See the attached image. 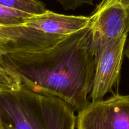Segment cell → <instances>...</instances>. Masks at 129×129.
<instances>
[{"instance_id":"cell-3","label":"cell","mask_w":129,"mask_h":129,"mask_svg":"<svg viewBox=\"0 0 129 129\" xmlns=\"http://www.w3.org/2000/svg\"><path fill=\"white\" fill-rule=\"evenodd\" d=\"M89 16L66 15L47 10L23 24L0 25V56L45 50L89 25Z\"/></svg>"},{"instance_id":"cell-4","label":"cell","mask_w":129,"mask_h":129,"mask_svg":"<svg viewBox=\"0 0 129 129\" xmlns=\"http://www.w3.org/2000/svg\"><path fill=\"white\" fill-rule=\"evenodd\" d=\"M127 35L93 43L96 65L90 97L91 102L102 101L118 82Z\"/></svg>"},{"instance_id":"cell-2","label":"cell","mask_w":129,"mask_h":129,"mask_svg":"<svg viewBox=\"0 0 129 129\" xmlns=\"http://www.w3.org/2000/svg\"><path fill=\"white\" fill-rule=\"evenodd\" d=\"M74 111L59 97L17 83L0 85V114L3 125L11 129H76Z\"/></svg>"},{"instance_id":"cell-9","label":"cell","mask_w":129,"mask_h":129,"mask_svg":"<svg viewBox=\"0 0 129 129\" xmlns=\"http://www.w3.org/2000/svg\"><path fill=\"white\" fill-rule=\"evenodd\" d=\"M66 10H74L83 5H93V0H57Z\"/></svg>"},{"instance_id":"cell-6","label":"cell","mask_w":129,"mask_h":129,"mask_svg":"<svg viewBox=\"0 0 129 129\" xmlns=\"http://www.w3.org/2000/svg\"><path fill=\"white\" fill-rule=\"evenodd\" d=\"M94 43L129 34V0H102L89 16Z\"/></svg>"},{"instance_id":"cell-12","label":"cell","mask_w":129,"mask_h":129,"mask_svg":"<svg viewBox=\"0 0 129 129\" xmlns=\"http://www.w3.org/2000/svg\"><path fill=\"white\" fill-rule=\"evenodd\" d=\"M0 129H4L3 126V123L2 118H1V114H0Z\"/></svg>"},{"instance_id":"cell-1","label":"cell","mask_w":129,"mask_h":129,"mask_svg":"<svg viewBox=\"0 0 129 129\" xmlns=\"http://www.w3.org/2000/svg\"><path fill=\"white\" fill-rule=\"evenodd\" d=\"M0 63L24 88L59 97L78 111L89 103L96 65L89 26L45 50L1 54Z\"/></svg>"},{"instance_id":"cell-7","label":"cell","mask_w":129,"mask_h":129,"mask_svg":"<svg viewBox=\"0 0 129 129\" xmlns=\"http://www.w3.org/2000/svg\"><path fill=\"white\" fill-rule=\"evenodd\" d=\"M0 5L31 15H40L47 10L39 0H0Z\"/></svg>"},{"instance_id":"cell-11","label":"cell","mask_w":129,"mask_h":129,"mask_svg":"<svg viewBox=\"0 0 129 129\" xmlns=\"http://www.w3.org/2000/svg\"><path fill=\"white\" fill-rule=\"evenodd\" d=\"M124 54L126 56H127V58H128V60H129V42H128V46H127V48H126V49H125Z\"/></svg>"},{"instance_id":"cell-10","label":"cell","mask_w":129,"mask_h":129,"mask_svg":"<svg viewBox=\"0 0 129 129\" xmlns=\"http://www.w3.org/2000/svg\"><path fill=\"white\" fill-rule=\"evenodd\" d=\"M13 75L9 71L5 69L0 63V85H11L15 83Z\"/></svg>"},{"instance_id":"cell-8","label":"cell","mask_w":129,"mask_h":129,"mask_svg":"<svg viewBox=\"0 0 129 129\" xmlns=\"http://www.w3.org/2000/svg\"><path fill=\"white\" fill-rule=\"evenodd\" d=\"M34 15L0 5V25H15L23 24Z\"/></svg>"},{"instance_id":"cell-13","label":"cell","mask_w":129,"mask_h":129,"mask_svg":"<svg viewBox=\"0 0 129 129\" xmlns=\"http://www.w3.org/2000/svg\"><path fill=\"white\" fill-rule=\"evenodd\" d=\"M3 126H4V129H11L10 128H9L8 126H6V125H3Z\"/></svg>"},{"instance_id":"cell-5","label":"cell","mask_w":129,"mask_h":129,"mask_svg":"<svg viewBox=\"0 0 129 129\" xmlns=\"http://www.w3.org/2000/svg\"><path fill=\"white\" fill-rule=\"evenodd\" d=\"M76 129H129V95L89 102L78 111Z\"/></svg>"}]
</instances>
